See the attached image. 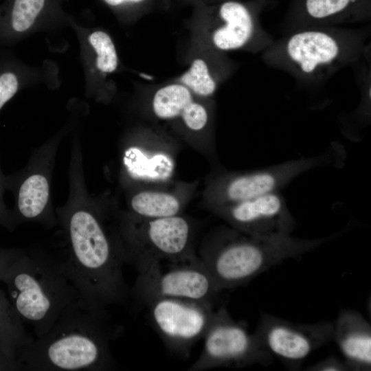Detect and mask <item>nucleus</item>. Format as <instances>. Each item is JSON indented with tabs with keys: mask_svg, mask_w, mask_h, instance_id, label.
<instances>
[{
	"mask_svg": "<svg viewBox=\"0 0 371 371\" xmlns=\"http://www.w3.org/2000/svg\"><path fill=\"white\" fill-rule=\"evenodd\" d=\"M88 41L96 54V67L104 74L115 71L118 65V57L113 42L110 36L104 31L93 32Z\"/></svg>",
	"mask_w": 371,
	"mask_h": 371,
	"instance_id": "21",
	"label": "nucleus"
},
{
	"mask_svg": "<svg viewBox=\"0 0 371 371\" xmlns=\"http://www.w3.org/2000/svg\"><path fill=\"white\" fill-rule=\"evenodd\" d=\"M342 233L315 238L291 235L265 238L232 227H223L203 242L197 256L222 291L245 284L271 267L301 257Z\"/></svg>",
	"mask_w": 371,
	"mask_h": 371,
	"instance_id": "4",
	"label": "nucleus"
},
{
	"mask_svg": "<svg viewBox=\"0 0 371 371\" xmlns=\"http://www.w3.org/2000/svg\"><path fill=\"white\" fill-rule=\"evenodd\" d=\"M180 82L191 92L203 97L212 95L217 87L207 65L201 58L192 61L189 69L180 78Z\"/></svg>",
	"mask_w": 371,
	"mask_h": 371,
	"instance_id": "20",
	"label": "nucleus"
},
{
	"mask_svg": "<svg viewBox=\"0 0 371 371\" xmlns=\"http://www.w3.org/2000/svg\"><path fill=\"white\" fill-rule=\"evenodd\" d=\"M66 203L55 209L67 256L61 260L79 293L78 300L98 309L124 302L128 296L122 268L125 249L117 225H107L102 204L88 192L80 140L73 142Z\"/></svg>",
	"mask_w": 371,
	"mask_h": 371,
	"instance_id": "1",
	"label": "nucleus"
},
{
	"mask_svg": "<svg viewBox=\"0 0 371 371\" xmlns=\"http://www.w3.org/2000/svg\"><path fill=\"white\" fill-rule=\"evenodd\" d=\"M46 0H14L10 23L16 33H24L32 28L43 10Z\"/></svg>",
	"mask_w": 371,
	"mask_h": 371,
	"instance_id": "22",
	"label": "nucleus"
},
{
	"mask_svg": "<svg viewBox=\"0 0 371 371\" xmlns=\"http://www.w3.org/2000/svg\"><path fill=\"white\" fill-rule=\"evenodd\" d=\"M0 370H23V366L17 360L10 359L0 352Z\"/></svg>",
	"mask_w": 371,
	"mask_h": 371,
	"instance_id": "26",
	"label": "nucleus"
},
{
	"mask_svg": "<svg viewBox=\"0 0 371 371\" xmlns=\"http://www.w3.org/2000/svg\"><path fill=\"white\" fill-rule=\"evenodd\" d=\"M227 1H230V0H227Z\"/></svg>",
	"mask_w": 371,
	"mask_h": 371,
	"instance_id": "28",
	"label": "nucleus"
},
{
	"mask_svg": "<svg viewBox=\"0 0 371 371\" xmlns=\"http://www.w3.org/2000/svg\"><path fill=\"white\" fill-rule=\"evenodd\" d=\"M217 13L210 35L215 49L231 51L250 46L263 52L273 43L271 36L260 28L253 14L243 3L226 1L218 7Z\"/></svg>",
	"mask_w": 371,
	"mask_h": 371,
	"instance_id": "14",
	"label": "nucleus"
},
{
	"mask_svg": "<svg viewBox=\"0 0 371 371\" xmlns=\"http://www.w3.org/2000/svg\"><path fill=\"white\" fill-rule=\"evenodd\" d=\"M133 216L143 218H156L179 214L181 203L176 196L168 192L141 191L130 199Z\"/></svg>",
	"mask_w": 371,
	"mask_h": 371,
	"instance_id": "18",
	"label": "nucleus"
},
{
	"mask_svg": "<svg viewBox=\"0 0 371 371\" xmlns=\"http://www.w3.org/2000/svg\"><path fill=\"white\" fill-rule=\"evenodd\" d=\"M358 0H306L305 10L311 27L350 21L348 11Z\"/></svg>",
	"mask_w": 371,
	"mask_h": 371,
	"instance_id": "19",
	"label": "nucleus"
},
{
	"mask_svg": "<svg viewBox=\"0 0 371 371\" xmlns=\"http://www.w3.org/2000/svg\"><path fill=\"white\" fill-rule=\"evenodd\" d=\"M305 370L308 371H349L344 361H341L335 357H328L314 365L308 367Z\"/></svg>",
	"mask_w": 371,
	"mask_h": 371,
	"instance_id": "24",
	"label": "nucleus"
},
{
	"mask_svg": "<svg viewBox=\"0 0 371 371\" xmlns=\"http://www.w3.org/2000/svg\"><path fill=\"white\" fill-rule=\"evenodd\" d=\"M62 132L54 135L31 154L26 166L5 177L6 188L14 193L10 210V229L22 223H38L47 228L57 225L52 200V174Z\"/></svg>",
	"mask_w": 371,
	"mask_h": 371,
	"instance_id": "7",
	"label": "nucleus"
},
{
	"mask_svg": "<svg viewBox=\"0 0 371 371\" xmlns=\"http://www.w3.org/2000/svg\"><path fill=\"white\" fill-rule=\"evenodd\" d=\"M5 188V177L0 167V224L10 229V210H7L3 200Z\"/></svg>",
	"mask_w": 371,
	"mask_h": 371,
	"instance_id": "25",
	"label": "nucleus"
},
{
	"mask_svg": "<svg viewBox=\"0 0 371 371\" xmlns=\"http://www.w3.org/2000/svg\"><path fill=\"white\" fill-rule=\"evenodd\" d=\"M161 264L138 273L131 290L142 302L159 298H175L213 304L221 292L198 256L191 260Z\"/></svg>",
	"mask_w": 371,
	"mask_h": 371,
	"instance_id": "9",
	"label": "nucleus"
},
{
	"mask_svg": "<svg viewBox=\"0 0 371 371\" xmlns=\"http://www.w3.org/2000/svg\"><path fill=\"white\" fill-rule=\"evenodd\" d=\"M33 340L25 331L10 302L0 290V352L17 360L19 351Z\"/></svg>",
	"mask_w": 371,
	"mask_h": 371,
	"instance_id": "17",
	"label": "nucleus"
},
{
	"mask_svg": "<svg viewBox=\"0 0 371 371\" xmlns=\"http://www.w3.org/2000/svg\"><path fill=\"white\" fill-rule=\"evenodd\" d=\"M0 280L19 319L32 326L36 337L79 298L61 260L36 251L0 249Z\"/></svg>",
	"mask_w": 371,
	"mask_h": 371,
	"instance_id": "3",
	"label": "nucleus"
},
{
	"mask_svg": "<svg viewBox=\"0 0 371 371\" xmlns=\"http://www.w3.org/2000/svg\"><path fill=\"white\" fill-rule=\"evenodd\" d=\"M153 109L163 120L181 117L190 130L200 131L207 124L208 113L195 102L191 91L181 84H172L158 89L153 99Z\"/></svg>",
	"mask_w": 371,
	"mask_h": 371,
	"instance_id": "16",
	"label": "nucleus"
},
{
	"mask_svg": "<svg viewBox=\"0 0 371 371\" xmlns=\"http://www.w3.org/2000/svg\"><path fill=\"white\" fill-rule=\"evenodd\" d=\"M333 324L337 343L350 370H371V326L358 311L343 309Z\"/></svg>",
	"mask_w": 371,
	"mask_h": 371,
	"instance_id": "15",
	"label": "nucleus"
},
{
	"mask_svg": "<svg viewBox=\"0 0 371 371\" xmlns=\"http://www.w3.org/2000/svg\"><path fill=\"white\" fill-rule=\"evenodd\" d=\"M203 350L189 370H205L218 367L243 368L251 365L269 366L272 355L256 335L235 321L224 306L214 311L204 337Z\"/></svg>",
	"mask_w": 371,
	"mask_h": 371,
	"instance_id": "8",
	"label": "nucleus"
},
{
	"mask_svg": "<svg viewBox=\"0 0 371 371\" xmlns=\"http://www.w3.org/2000/svg\"><path fill=\"white\" fill-rule=\"evenodd\" d=\"M146 305L152 324L165 344L183 355L204 337L215 311L211 303L168 297Z\"/></svg>",
	"mask_w": 371,
	"mask_h": 371,
	"instance_id": "12",
	"label": "nucleus"
},
{
	"mask_svg": "<svg viewBox=\"0 0 371 371\" xmlns=\"http://www.w3.org/2000/svg\"><path fill=\"white\" fill-rule=\"evenodd\" d=\"M339 151L289 160L247 172L229 174L219 179L212 191L213 209L279 192L299 175L319 166L335 164Z\"/></svg>",
	"mask_w": 371,
	"mask_h": 371,
	"instance_id": "10",
	"label": "nucleus"
},
{
	"mask_svg": "<svg viewBox=\"0 0 371 371\" xmlns=\"http://www.w3.org/2000/svg\"><path fill=\"white\" fill-rule=\"evenodd\" d=\"M144 0H104V1L108 3L109 5H113V6H115V5H118L125 1H131V2H141Z\"/></svg>",
	"mask_w": 371,
	"mask_h": 371,
	"instance_id": "27",
	"label": "nucleus"
},
{
	"mask_svg": "<svg viewBox=\"0 0 371 371\" xmlns=\"http://www.w3.org/2000/svg\"><path fill=\"white\" fill-rule=\"evenodd\" d=\"M19 81L16 75L6 72L0 75V110L16 93Z\"/></svg>",
	"mask_w": 371,
	"mask_h": 371,
	"instance_id": "23",
	"label": "nucleus"
},
{
	"mask_svg": "<svg viewBox=\"0 0 371 371\" xmlns=\"http://www.w3.org/2000/svg\"><path fill=\"white\" fill-rule=\"evenodd\" d=\"M254 334L273 357L297 370L313 352L333 340V324L295 323L263 313Z\"/></svg>",
	"mask_w": 371,
	"mask_h": 371,
	"instance_id": "11",
	"label": "nucleus"
},
{
	"mask_svg": "<svg viewBox=\"0 0 371 371\" xmlns=\"http://www.w3.org/2000/svg\"><path fill=\"white\" fill-rule=\"evenodd\" d=\"M118 225L126 262L133 264L138 273L164 260L177 262L196 257L191 224L179 214L156 218L122 214Z\"/></svg>",
	"mask_w": 371,
	"mask_h": 371,
	"instance_id": "6",
	"label": "nucleus"
},
{
	"mask_svg": "<svg viewBox=\"0 0 371 371\" xmlns=\"http://www.w3.org/2000/svg\"><path fill=\"white\" fill-rule=\"evenodd\" d=\"M214 210L232 227L257 236L285 237L291 235L295 227V220L279 192Z\"/></svg>",
	"mask_w": 371,
	"mask_h": 371,
	"instance_id": "13",
	"label": "nucleus"
},
{
	"mask_svg": "<svg viewBox=\"0 0 371 371\" xmlns=\"http://www.w3.org/2000/svg\"><path fill=\"white\" fill-rule=\"evenodd\" d=\"M367 34L359 30L315 26L293 30L262 52L270 66L296 79L317 82L357 61L365 52Z\"/></svg>",
	"mask_w": 371,
	"mask_h": 371,
	"instance_id": "5",
	"label": "nucleus"
},
{
	"mask_svg": "<svg viewBox=\"0 0 371 371\" xmlns=\"http://www.w3.org/2000/svg\"><path fill=\"white\" fill-rule=\"evenodd\" d=\"M119 330L111 323L107 310L78 299L45 334L19 351L17 361L30 371L113 370L110 342Z\"/></svg>",
	"mask_w": 371,
	"mask_h": 371,
	"instance_id": "2",
	"label": "nucleus"
}]
</instances>
